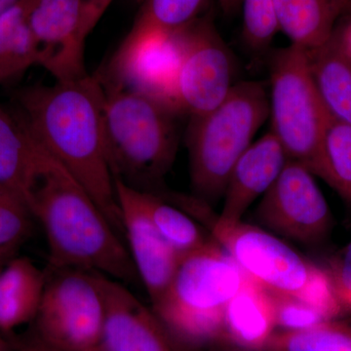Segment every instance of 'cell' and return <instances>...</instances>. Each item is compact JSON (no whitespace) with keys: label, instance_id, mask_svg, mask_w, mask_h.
<instances>
[{"label":"cell","instance_id":"6da1fadb","mask_svg":"<svg viewBox=\"0 0 351 351\" xmlns=\"http://www.w3.org/2000/svg\"><path fill=\"white\" fill-rule=\"evenodd\" d=\"M104 100L100 78L87 73L21 90L16 117L34 142L86 189L123 237L106 152Z\"/></svg>","mask_w":351,"mask_h":351},{"label":"cell","instance_id":"7a4b0ae2","mask_svg":"<svg viewBox=\"0 0 351 351\" xmlns=\"http://www.w3.org/2000/svg\"><path fill=\"white\" fill-rule=\"evenodd\" d=\"M29 210L47 239L48 269L89 270L125 285L138 281L123 237L86 189L45 152Z\"/></svg>","mask_w":351,"mask_h":351},{"label":"cell","instance_id":"3957f363","mask_svg":"<svg viewBox=\"0 0 351 351\" xmlns=\"http://www.w3.org/2000/svg\"><path fill=\"white\" fill-rule=\"evenodd\" d=\"M184 210L206 226L212 239L265 290L295 298L326 320L336 319L345 311L329 271L309 262L274 235L242 221L219 223L211 206L197 198H189Z\"/></svg>","mask_w":351,"mask_h":351},{"label":"cell","instance_id":"277c9868","mask_svg":"<svg viewBox=\"0 0 351 351\" xmlns=\"http://www.w3.org/2000/svg\"><path fill=\"white\" fill-rule=\"evenodd\" d=\"M245 276L213 239L181 258L169 287L152 304L178 351L207 350L225 338L226 306L241 288Z\"/></svg>","mask_w":351,"mask_h":351},{"label":"cell","instance_id":"5b68a950","mask_svg":"<svg viewBox=\"0 0 351 351\" xmlns=\"http://www.w3.org/2000/svg\"><path fill=\"white\" fill-rule=\"evenodd\" d=\"M104 89V136L113 178L160 195L177 154L175 110L137 92Z\"/></svg>","mask_w":351,"mask_h":351},{"label":"cell","instance_id":"8992f818","mask_svg":"<svg viewBox=\"0 0 351 351\" xmlns=\"http://www.w3.org/2000/svg\"><path fill=\"white\" fill-rule=\"evenodd\" d=\"M269 117V96L257 82L233 85L218 107L191 117L188 147L195 198L212 206L223 197L235 163Z\"/></svg>","mask_w":351,"mask_h":351},{"label":"cell","instance_id":"52a82bcc","mask_svg":"<svg viewBox=\"0 0 351 351\" xmlns=\"http://www.w3.org/2000/svg\"><path fill=\"white\" fill-rule=\"evenodd\" d=\"M271 133L289 160L326 180L323 140L331 114L311 75L307 51L295 45L276 52L270 63Z\"/></svg>","mask_w":351,"mask_h":351},{"label":"cell","instance_id":"ba28073f","mask_svg":"<svg viewBox=\"0 0 351 351\" xmlns=\"http://www.w3.org/2000/svg\"><path fill=\"white\" fill-rule=\"evenodd\" d=\"M47 272L34 338L57 351L97 350L105 318L101 274L78 269Z\"/></svg>","mask_w":351,"mask_h":351},{"label":"cell","instance_id":"9c48e42d","mask_svg":"<svg viewBox=\"0 0 351 351\" xmlns=\"http://www.w3.org/2000/svg\"><path fill=\"white\" fill-rule=\"evenodd\" d=\"M174 97L178 112L200 117L218 107L232 89V62L226 44L208 22L179 34Z\"/></svg>","mask_w":351,"mask_h":351},{"label":"cell","instance_id":"30bf717a","mask_svg":"<svg viewBox=\"0 0 351 351\" xmlns=\"http://www.w3.org/2000/svg\"><path fill=\"white\" fill-rule=\"evenodd\" d=\"M306 166L289 160L263 195L258 221L271 232L304 244L319 243L332 225L322 191Z\"/></svg>","mask_w":351,"mask_h":351},{"label":"cell","instance_id":"8fae6325","mask_svg":"<svg viewBox=\"0 0 351 351\" xmlns=\"http://www.w3.org/2000/svg\"><path fill=\"white\" fill-rule=\"evenodd\" d=\"M179 34L128 36L99 78L105 88L137 92L178 112L174 85L179 64Z\"/></svg>","mask_w":351,"mask_h":351},{"label":"cell","instance_id":"7c38bea8","mask_svg":"<svg viewBox=\"0 0 351 351\" xmlns=\"http://www.w3.org/2000/svg\"><path fill=\"white\" fill-rule=\"evenodd\" d=\"M122 235L152 304H156L174 277L181 257L168 244L152 223L144 191L114 180Z\"/></svg>","mask_w":351,"mask_h":351},{"label":"cell","instance_id":"4fadbf2b","mask_svg":"<svg viewBox=\"0 0 351 351\" xmlns=\"http://www.w3.org/2000/svg\"><path fill=\"white\" fill-rule=\"evenodd\" d=\"M27 23L38 53V66L56 80L87 75L80 0H31Z\"/></svg>","mask_w":351,"mask_h":351},{"label":"cell","instance_id":"5bb4252c","mask_svg":"<svg viewBox=\"0 0 351 351\" xmlns=\"http://www.w3.org/2000/svg\"><path fill=\"white\" fill-rule=\"evenodd\" d=\"M105 318L98 351H178L152 307L125 284L101 274Z\"/></svg>","mask_w":351,"mask_h":351},{"label":"cell","instance_id":"9a60e30c","mask_svg":"<svg viewBox=\"0 0 351 351\" xmlns=\"http://www.w3.org/2000/svg\"><path fill=\"white\" fill-rule=\"evenodd\" d=\"M287 161L282 145L271 132L253 142L230 173L217 221L226 223L242 221L254 201L276 181Z\"/></svg>","mask_w":351,"mask_h":351},{"label":"cell","instance_id":"2e32d148","mask_svg":"<svg viewBox=\"0 0 351 351\" xmlns=\"http://www.w3.org/2000/svg\"><path fill=\"white\" fill-rule=\"evenodd\" d=\"M47 270L27 257L11 258L0 269V334L11 338L34 323L47 283Z\"/></svg>","mask_w":351,"mask_h":351},{"label":"cell","instance_id":"e0dca14e","mask_svg":"<svg viewBox=\"0 0 351 351\" xmlns=\"http://www.w3.org/2000/svg\"><path fill=\"white\" fill-rule=\"evenodd\" d=\"M43 156L18 117L0 105V189L24 201L29 209Z\"/></svg>","mask_w":351,"mask_h":351},{"label":"cell","instance_id":"ac0fdd59","mask_svg":"<svg viewBox=\"0 0 351 351\" xmlns=\"http://www.w3.org/2000/svg\"><path fill=\"white\" fill-rule=\"evenodd\" d=\"M276 332L274 302L269 291L248 276L230 300L223 317L225 338L252 350H263Z\"/></svg>","mask_w":351,"mask_h":351},{"label":"cell","instance_id":"d6986e66","mask_svg":"<svg viewBox=\"0 0 351 351\" xmlns=\"http://www.w3.org/2000/svg\"><path fill=\"white\" fill-rule=\"evenodd\" d=\"M279 31L293 45L317 49L332 36V25L345 3L339 0H274Z\"/></svg>","mask_w":351,"mask_h":351},{"label":"cell","instance_id":"ffe728a7","mask_svg":"<svg viewBox=\"0 0 351 351\" xmlns=\"http://www.w3.org/2000/svg\"><path fill=\"white\" fill-rule=\"evenodd\" d=\"M316 89L334 119L351 125V61L339 38L307 51Z\"/></svg>","mask_w":351,"mask_h":351},{"label":"cell","instance_id":"44dd1931","mask_svg":"<svg viewBox=\"0 0 351 351\" xmlns=\"http://www.w3.org/2000/svg\"><path fill=\"white\" fill-rule=\"evenodd\" d=\"M29 1L18 0L0 15V85L38 66V49L27 23Z\"/></svg>","mask_w":351,"mask_h":351},{"label":"cell","instance_id":"7402d4cb","mask_svg":"<svg viewBox=\"0 0 351 351\" xmlns=\"http://www.w3.org/2000/svg\"><path fill=\"white\" fill-rule=\"evenodd\" d=\"M144 195L152 223L181 258L211 241L202 226L174 203L156 193L144 191Z\"/></svg>","mask_w":351,"mask_h":351},{"label":"cell","instance_id":"603a6c76","mask_svg":"<svg viewBox=\"0 0 351 351\" xmlns=\"http://www.w3.org/2000/svg\"><path fill=\"white\" fill-rule=\"evenodd\" d=\"M130 36H176L197 21L209 0H142Z\"/></svg>","mask_w":351,"mask_h":351},{"label":"cell","instance_id":"cb8c5ba5","mask_svg":"<svg viewBox=\"0 0 351 351\" xmlns=\"http://www.w3.org/2000/svg\"><path fill=\"white\" fill-rule=\"evenodd\" d=\"M265 351H351V325L324 321L302 331H276Z\"/></svg>","mask_w":351,"mask_h":351},{"label":"cell","instance_id":"d4e9b609","mask_svg":"<svg viewBox=\"0 0 351 351\" xmlns=\"http://www.w3.org/2000/svg\"><path fill=\"white\" fill-rule=\"evenodd\" d=\"M325 182L351 202V125L330 117L323 140Z\"/></svg>","mask_w":351,"mask_h":351},{"label":"cell","instance_id":"484cf974","mask_svg":"<svg viewBox=\"0 0 351 351\" xmlns=\"http://www.w3.org/2000/svg\"><path fill=\"white\" fill-rule=\"evenodd\" d=\"M32 219L24 201L0 189V253L19 248L31 232Z\"/></svg>","mask_w":351,"mask_h":351},{"label":"cell","instance_id":"4316f807","mask_svg":"<svg viewBox=\"0 0 351 351\" xmlns=\"http://www.w3.org/2000/svg\"><path fill=\"white\" fill-rule=\"evenodd\" d=\"M243 36L254 50H263L279 31L274 0H242Z\"/></svg>","mask_w":351,"mask_h":351},{"label":"cell","instance_id":"83f0119b","mask_svg":"<svg viewBox=\"0 0 351 351\" xmlns=\"http://www.w3.org/2000/svg\"><path fill=\"white\" fill-rule=\"evenodd\" d=\"M270 295L279 331H302L328 321L313 307L295 298L276 293H270Z\"/></svg>","mask_w":351,"mask_h":351},{"label":"cell","instance_id":"f1b7e54d","mask_svg":"<svg viewBox=\"0 0 351 351\" xmlns=\"http://www.w3.org/2000/svg\"><path fill=\"white\" fill-rule=\"evenodd\" d=\"M331 265L330 276L341 302L351 294V242L332 261Z\"/></svg>","mask_w":351,"mask_h":351},{"label":"cell","instance_id":"f546056e","mask_svg":"<svg viewBox=\"0 0 351 351\" xmlns=\"http://www.w3.org/2000/svg\"><path fill=\"white\" fill-rule=\"evenodd\" d=\"M80 1L82 5L83 27L88 36L110 5L112 0H80Z\"/></svg>","mask_w":351,"mask_h":351},{"label":"cell","instance_id":"4dcf8cb0","mask_svg":"<svg viewBox=\"0 0 351 351\" xmlns=\"http://www.w3.org/2000/svg\"><path fill=\"white\" fill-rule=\"evenodd\" d=\"M10 339L13 341L16 351H57L44 346L38 339L34 338V335L25 338L12 336ZM92 351H98V348Z\"/></svg>","mask_w":351,"mask_h":351},{"label":"cell","instance_id":"1f68e13d","mask_svg":"<svg viewBox=\"0 0 351 351\" xmlns=\"http://www.w3.org/2000/svg\"><path fill=\"white\" fill-rule=\"evenodd\" d=\"M207 351H265V350H252V348H244L237 345V343H233L230 339L223 338L219 339L218 341H215L213 345L209 346L207 348Z\"/></svg>","mask_w":351,"mask_h":351},{"label":"cell","instance_id":"d6a6232c","mask_svg":"<svg viewBox=\"0 0 351 351\" xmlns=\"http://www.w3.org/2000/svg\"><path fill=\"white\" fill-rule=\"evenodd\" d=\"M221 10L226 15L237 13L241 7L242 0H219Z\"/></svg>","mask_w":351,"mask_h":351},{"label":"cell","instance_id":"836d02e7","mask_svg":"<svg viewBox=\"0 0 351 351\" xmlns=\"http://www.w3.org/2000/svg\"><path fill=\"white\" fill-rule=\"evenodd\" d=\"M339 40L351 61V24L346 27L343 36L339 38Z\"/></svg>","mask_w":351,"mask_h":351},{"label":"cell","instance_id":"e575fe53","mask_svg":"<svg viewBox=\"0 0 351 351\" xmlns=\"http://www.w3.org/2000/svg\"><path fill=\"white\" fill-rule=\"evenodd\" d=\"M0 351H16L10 338L0 334Z\"/></svg>","mask_w":351,"mask_h":351},{"label":"cell","instance_id":"d590c367","mask_svg":"<svg viewBox=\"0 0 351 351\" xmlns=\"http://www.w3.org/2000/svg\"><path fill=\"white\" fill-rule=\"evenodd\" d=\"M16 252H17V250H8L0 253V269L3 267V265H5L11 258L15 256Z\"/></svg>","mask_w":351,"mask_h":351},{"label":"cell","instance_id":"8d00e7d4","mask_svg":"<svg viewBox=\"0 0 351 351\" xmlns=\"http://www.w3.org/2000/svg\"><path fill=\"white\" fill-rule=\"evenodd\" d=\"M17 1L18 0H0V15Z\"/></svg>","mask_w":351,"mask_h":351},{"label":"cell","instance_id":"74e56055","mask_svg":"<svg viewBox=\"0 0 351 351\" xmlns=\"http://www.w3.org/2000/svg\"><path fill=\"white\" fill-rule=\"evenodd\" d=\"M341 304H343L345 309H351V294L346 297L345 299L341 301Z\"/></svg>","mask_w":351,"mask_h":351},{"label":"cell","instance_id":"f35d334b","mask_svg":"<svg viewBox=\"0 0 351 351\" xmlns=\"http://www.w3.org/2000/svg\"><path fill=\"white\" fill-rule=\"evenodd\" d=\"M339 1L343 2V3L346 4V0H339Z\"/></svg>","mask_w":351,"mask_h":351},{"label":"cell","instance_id":"ab89813d","mask_svg":"<svg viewBox=\"0 0 351 351\" xmlns=\"http://www.w3.org/2000/svg\"><path fill=\"white\" fill-rule=\"evenodd\" d=\"M141 1H142V0H141Z\"/></svg>","mask_w":351,"mask_h":351}]
</instances>
